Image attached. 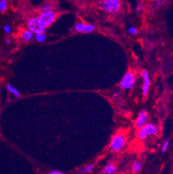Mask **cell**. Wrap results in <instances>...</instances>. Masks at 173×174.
<instances>
[{
	"label": "cell",
	"mask_w": 173,
	"mask_h": 174,
	"mask_svg": "<svg viewBox=\"0 0 173 174\" xmlns=\"http://www.w3.org/2000/svg\"><path fill=\"white\" fill-rule=\"evenodd\" d=\"M99 6L102 10L109 13H117L121 7L120 0H100Z\"/></svg>",
	"instance_id": "6da1fadb"
},
{
	"label": "cell",
	"mask_w": 173,
	"mask_h": 174,
	"mask_svg": "<svg viewBox=\"0 0 173 174\" xmlns=\"http://www.w3.org/2000/svg\"><path fill=\"white\" fill-rule=\"evenodd\" d=\"M57 17V13L53 10H46V11H42L38 18L40 22L44 27H49L53 24Z\"/></svg>",
	"instance_id": "7a4b0ae2"
},
{
	"label": "cell",
	"mask_w": 173,
	"mask_h": 174,
	"mask_svg": "<svg viewBox=\"0 0 173 174\" xmlns=\"http://www.w3.org/2000/svg\"><path fill=\"white\" fill-rule=\"evenodd\" d=\"M126 144V138L123 135L116 134L111 139L110 142V149L113 151H119L125 146Z\"/></svg>",
	"instance_id": "3957f363"
},
{
	"label": "cell",
	"mask_w": 173,
	"mask_h": 174,
	"mask_svg": "<svg viewBox=\"0 0 173 174\" xmlns=\"http://www.w3.org/2000/svg\"><path fill=\"white\" fill-rule=\"evenodd\" d=\"M136 82V77L134 74L131 71L127 72L120 82V88L124 90H130L134 86Z\"/></svg>",
	"instance_id": "277c9868"
},
{
	"label": "cell",
	"mask_w": 173,
	"mask_h": 174,
	"mask_svg": "<svg viewBox=\"0 0 173 174\" xmlns=\"http://www.w3.org/2000/svg\"><path fill=\"white\" fill-rule=\"evenodd\" d=\"M157 128L153 123H146L143 127L140 128L138 133V138L141 140H144L150 135H154L157 134Z\"/></svg>",
	"instance_id": "5b68a950"
},
{
	"label": "cell",
	"mask_w": 173,
	"mask_h": 174,
	"mask_svg": "<svg viewBox=\"0 0 173 174\" xmlns=\"http://www.w3.org/2000/svg\"><path fill=\"white\" fill-rule=\"evenodd\" d=\"M27 27L28 29L33 32L35 34L38 33H45L46 31V28L41 25L38 17H31L28 19Z\"/></svg>",
	"instance_id": "8992f818"
},
{
	"label": "cell",
	"mask_w": 173,
	"mask_h": 174,
	"mask_svg": "<svg viewBox=\"0 0 173 174\" xmlns=\"http://www.w3.org/2000/svg\"><path fill=\"white\" fill-rule=\"evenodd\" d=\"M141 77L143 78V85H142V92L144 97H146L148 95L150 87L151 85V80L149 75L148 71L147 70H142L141 73Z\"/></svg>",
	"instance_id": "52a82bcc"
},
{
	"label": "cell",
	"mask_w": 173,
	"mask_h": 174,
	"mask_svg": "<svg viewBox=\"0 0 173 174\" xmlns=\"http://www.w3.org/2000/svg\"><path fill=\"white\" fill-rule=\"evenodd\" d=\"M96 29V26L91 24H86L84 22H78L74 27L75 31L83 33H90Z\"/></svg>",
	"instance_id": "ba28073f"
},
{
	"label": "cell",
	"mask_w": 173,
	"mask_h": 174,
	"mask_svg": "<svg viewBox=\"0 0 173 174\" xmlns=\"http://www.w3.org/2000/svg\"><path fill=\"white\" fill-rule=\"evenodd\" d=\"M148 120V113L146 110H141L138 115L137 119L136 120V126L138 128H141L146 124Z\"/></svg>",
	"instance_id": "9c48e42d"
},
{
	"label": "cell",
	"mask_w": 173,
	"mask_h": 174,
	"mask_svg": "<svg viewBox=\"0 0 173 174\" xmlns=\"http://www.w3.org/2000/svg\"><path fill=\"white\" fill-rule=\"evenodd\" d=\"M35 37V33L30 30H25L22 33V38L25 42H29Z\"/></svg>",
	"instance_id": "30bf717a"
},
{
	"label": "cell",
	"mask_w": 173,
	"mask_h": 174,
	"mask_svg": "<svg viewBox=\"0 0 173 174\" xmlns=\"http://www.w3.org/2000/svg\"><path fill=\"white\" fill-rule=\"evenodd\" d=\"M117 171V168L114 164H108L103 169V173L105 174H114Z\"/></svg>",
	"instance_id": "8fae6325"
},
{
	"label": "cell",
	"mask_w": 173,
	"mask_h": 174,
	"mask_svg": "<svg viewBox=\"0 0 173 174\" xmlns=\"http://www.w3.org/2000/svg\"><path fill=\"white\" fill-rule=\"evenodd\" d=\"M7 89H8V91L9 92L10 94H13L14 96L15 97H16V98H19L20 97V92H19L18 90H16L13 86H11L10 84H8V86H7Z\"/></svg>",
	"instance_id": "7c38bea8"
},
{
	"label": "cell",
	"mask_w": 173,
	"mask_h": 174,
	"mask_svg": "<svg viewBox=\"0 0 173 174\" xmlns=\"http://www.w3.org/2000/svg\"><path fill=\"white\" fill-rule=\"evenodd\" d=\"M142 168V164L139 161H135L132 165V171L133 173H139L141 170Z\"/></svg>",
	"instance_id": "4fadbf2b"
},
{
	"label": "cell",
	"mask_w": 173,
	"mask_h": 174,
	"mask_svg": "<svg viewBox=\"0 0 173 174\" xmlns=\"http://www.w3.org/2000/svg\"><path fill=\"white\" fill-rule=\"evenodd\" d=\"M94 164H89L87 165L86 167H85L84 168H82L80 171H78V173H91V171L94 170Z\"/></svg>",
	"instance_id": "5bb4252c"
},
{
	"label": "cell",
	"mask_w": 173,
	"mask_h": 174,
	"mask_svg": "<svg viewBox=\"0 0 173 174\" xmlns=\"http://www.w3.org/2000/svg\"><path fill=\"white\" fill-rule=\"evenodd\" d=\"M35 38L38 42H43L46 40V36L45 33H38L35 35Z\"/></svg>",
	"instance_id": "9a60e30c"
},
{
	"label": "cell",
	"mask_w": 173,
	"mask_h": 174,
	"mask_svg": "<svg viewBox=\"0 0 173 174\" xmlns=\"http://www.w3.org/2000/svg\"><path fill=\"white\" fill-rule=\"evenodd\" d=\"M8 6L7 0H0V11L4 12Z\"/></svg>",
	"instance_id": "2e32d148"
},
{
	"label": "cell",
	"mask_w": 173,
	"mask_h": 174,
	"mask_svg": "<svg viewBox=\"0 0 173 174\" xmlns=\"http://www.w3.org/2000/svg\"><path fill=\"white\" fill-rule=\"evenodd\" d=\"M52 8H53V6H52L51 4H46L45 5L42 6V7L41 8V10L42 11H46V10H52Z\"/></svg>",
	"instance_id": "e0dca14e"
},
{
	"label": "cell",
	"mask_w": 173,
	"mask_h": 174,
	"mask_svg": "<svg viewBox=\"0 0 173 174\" xmlns=\"http://www.w3.org/2000/svg\"><path fill=\"white\" fill-rule=\"evenodd\" d=\"M169 140H166L165 142L163 143V146H162L161 151L162 153H165V152L167 151V149H168V146H169Z\"/></svg>",
	"instance_id": "ac0fdd59"
},
{
	"label": "cell",
	"mask_w": 173,
	"mask_h": 174,
	"mask_svg": "<svg viewBox=\"0 0 173 174\" xmlns=\"http://www.w3.org/2000/svg\"><path fill=\"white\" fill-rule=\"evenodd\" d=\"M128 33L131 35H136L138 33V30L135 27H130L128 29Z\"/></svg>",
	"instance_id": "d6986e66"
},
{
	"label": "cell",
	"mask_w": 173,
	"mask_h": 174,
	"mask_svg": "<svg viewBox=\"0 0 173 174\" xmlns=\"http://www.w3.org/2000/svg\"><path fill=\"white\" fill-rule=\"evenodd\" d=\"M4 31H5V33L6 34L9 35L10 33H11V28H10V27L9 25H6L4 26Z\"/></svg>",
	"instance_id": "ffe728a7"
},
{
	"label": "cell",
	"mask_w": 173,
	"mask_h": 174,
	"mask_svg": "<svg viewBox=\"0 0 173 174\" xmlns=\"http://www.w3.org/2000/svg\"><path fill=\"white\" fill-rule=\"evenodd\" d=\"M143 9V6L142 4H139L137 6V8H136V10H137V12H140Z\"/></svg>",
	"instance_id": "44dd1931"
},
{
	"label": "cell",
	"mask_w": 173,
	"mask_h": 174,
	"mask_svg": "<svg viewBox=\"0 0 173 174\" xmlns=\"http://www.w3.org/2000/svg\"><path fill=\"white\" fill-rule=\"evenodd\" d=\"M63 173L62 171H58V170H53L51 171V172H49V174H62Z\"/></svg>",
	"instance_id": "7402d4cb"
},
{
	"label": "cell",
	"mask_w": 173,
	"mask_h": 174,
	"mask_svg": "<svg viewBox=\"0 0 173 174\" xmlns=\"http://www.w3.org/2000/svg\"><path fill=\"white\" fill-rule=\"evenodd\" d=\"M156 4L158 6H161L163 4V1L162 0H156Z\"/></svg>",
	"instance_id": "603a6c76"
},
{
	"label": "cell",
	"mask_w": 173,
	"mask_h": 174,
	"mask_svg": "<svg viewBox=\"0 0 173 174\" xmlns=\"http://www.w3.org/2000/svg\"><path fill=\"white\" fill-rule=\"evenodd\" d=\"M5 42L7 45H10V39L8 37H6L5 38Z\"/></svg>",
	"instance_id": "cb8c5ba5"
},
{
	"label": "cell",
	"mask_w": 173,
	"mask_h": 174,
	"mask_svg": "<svg viewBox=\"0 0 173 174\" xmlns=\"http://www.w3.org/2000/svg\"><path fill=\"white\" fill-rule=\"evenodd\" d=\"M114 95L115 97H118V96L120 95V92H119V91H117V92H114Z\"/></svg>",
	"instance_id": "d4e9b609"
},
{
	"label": "cell",
	"mask_w": 173,
	"mask_h": 174,
	"mask_svg": "<svg viewBox=\"0 0 173 174\" xmlns=\"http://www.w3.org/2000/svg\"><path fill=\"white\" fill-rule=\"evenodd\" d=\"M0 90H1V86H0Z\"/></svg>",
	"instance_id": "484cf974"
}]
</instances>
